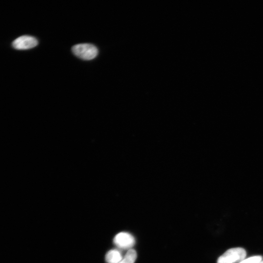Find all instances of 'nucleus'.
<instances>
[{"label":"nucleus","instance_id":"1","mask_svg":"<svg viewBox=\"0 0 263 263\" xmlns=\"http://www.w3.org/2000/svg\"><path fill=\"white\" fill-rule=\"evenodd\" d=\"M73 53L77 57L84 60H91L98 54V50L94 45L89 43L78 44L73 46Z\"/></svg>","mask_w":263,"mask_h":263},{"label":"nucleus","instance_id":"2","mask_svg":"<svg viewBox=\"0 0 263 263\" xmlns=\"http://www.w3.org/2000/svg\"><path fill=\"white\" fill-rule=\"evenodd\" d=\"M245 256L246 251L244 248H230L218 258L217 263H239L244 259Z\"/></svg>","mask_w":263,"mask_h":263},{"label":"nucleus","instance_id":"3","mask_svg":"<svg viewBox=\"0 0 263 263\" xmlns=\"http://www.w3.org/2000/svg\"><path fill=\"white\" fill-rule=\"evenodd\" d=\"M113 243L118 248L129 250L135 244V239L131 234L121 232L115 236Z\"/></svg>","mask_w":263,"mask_h":263},{"label":"nucleus","instance_id":"4","mask_svg":"<svg viewBox=\"0 0 263 263\" xmlns=\"http://www.w3.org/2000/svg\"><path fill=\"white\" fill-rule=\"evenodd\" d=\"M38 44V40L30 36H20L12 42V46L17 50H27L36 47Z\"/></svg>","mask_w":263,"mask_h":263},{"label":"nucleus","instance_id":"5","mask_svg":"<svg viewBox=\"0 0 263 263\" xmlns=\"http://www.w3.org/2000/svg\"><path fill=\"white\" fill-rule=\"evenodd\" d=\"M122 258L121 253L116 249L110 250L105 256V260L107 263H119Z\"/></svg>","mask_w":263,"mask_h":263},{"label":"nucleus","instance_id":"6","mask_svg":"<svg viewBox=\"0 0 263 263\" xmlns=\"http://www.w3.org/2000/svg\"><path fill=\"white\" fill-rule=\"evenodd\" d=\"M137 258V253L134 249L128 250L119 263H134Z\"/></svg>","mask_w":263,"mask_h":263},{"label":"nucleus","instance_id":"7","mask_svg":"<svg viewBox=\"0 0 263 263\" xmlns=\"http://www.w3.org/2000/svg\"><path fill=\"white\" fill-rule=\"evenodd\" d=\"M262 260V257L260 256H255L244 259L239 263H258Z\"/></svg>","mask_w":263,"mask_h":263},{"label":"nucleus","instance_id":"8","mask_svg":"<svg viewBox=\"0 0 263 263\" xmlns=\"http://www.w3.org/2000/svg\"><path fill=\"white\" fill-rule=\"evenodd\" d=\"M258 263H263V260H261L260 262H259Z\"/></svg>","mask_w":263,"mask_h":263}]
</instances>
